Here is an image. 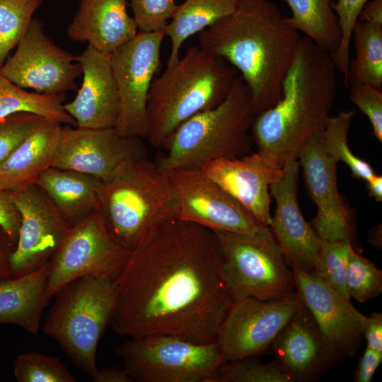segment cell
Instances as JSON below:
<instances>
[{
	"mask_svg": "<svg viewBox=\"0 0 382 382\" xmlns=\"http://www.w3.org/2000/svg\"><path fill=\"white\" fill-rule=\"evenodd\" d=\"M116 352L139 382H215L224 364L216 341L196 343L171 335L129 338Z\"/></svg>",
	"mask_w": 382,
	"mask_h": 382,
	"instance_id": "obj_9",
	"label": "cell"
},
{
	"mask_svg": "<svg viewBox=\"0 0 382 382\" xmlns=\"http://www.w3.org/2000/svg\"><path fill=\"white\" fill-rule=\"evenodd\" d=\"M254 117L250 92L238 74L221 103L195 115L174 131L156 163L166 171L196 169L218 158L249 154Z\"/></svg>",
	"mask_w": 382,
	"mask_h": 382,
	"instance_id": "obj_6",
	"label": "cell"
},
{
	"mask_svg": "<svg viewBox=\"0 0 382 382\" xmlns=\"http://www.w3.org/2000/svg\"><path fill=\"white\" fill-rule=\"evenodd\" d=\"M352 39L354 54L349 58L345 86L382 88V24L358 20L352 29Z\"/></svg>",
	"mask_w": 382,
	"mask_h": 382,
	"instance_id": "obj_29",
	"label": "cell"
},
{
	"mask_svg": "<svg viewBox=\"0 0 382 382\" xmlns=\"http://www.w3.org/2000/svg\"><path fill=\"white\" fill-rule=\"evenodd\" d=\"M8 192L21 216L10 256L11 277H18L48 262L70 226L37 185Z\"/></svg>",
	"mask_w": 382,
	"mask_h": 382,
	"instance_id": "obj_16",
	"label": "cell"
},
{
	"mask_svg": "<svg viewBox=\"0 0 382 382\" xmlns=\"http://www.w3.org/2000/svg\"><path fill=\"white\" fill-rule=\"evenodd\" d=\"M346 284L350 298L359 302L369 301L382 291V271L353 247L348 258Z\"/></svg>",
	"mask_w": 382,
	"mask_h": 382,
	"instance_id": "obj_35",
	"label": "cell"
},
{
	"mask_svg": "<svg viewBox=\"0 0 382 382\" xmlns=\"http://www.w3.org/2000/svg\"><path fill=\"white\" fill-rule=\"evenodd\" d=\"M141 138L119 134L114 127H62L51 167L84 173L106 182L133 162L146 158Z\"/></svg>",
	"mask_w": 382,
	"mask_h": 382,
	"instance_id": "obj_13",
	"label": "cell"
},
{
	"mask_svg": "<svg viewBox=\"0 0 382 382\" xmlns=\"http://www.w3.org/2000/svg\"><path fill=\"white\" fill-rule=\"evenodd\" d=\"M115 279L85 276L69 282L54 295L43 326V332L92 378L98 370V342L115 306Z\"/></svg>",
	"mask_w": 382,
	"mask_h": 382,
	"instance_id": "obj_7",
	"label": "cell"
},
{
	"mask_svg": "<svg viewBox=\"0 0 382 382\" xmlns=\"http://www.w3.org/2000/svg\"><path fill=\"white\" fill-rule=\"evenodd\" d=\"M350 100L369 119L376 139L382 141V88L364 84L349 87Z\"/></svg>",
	"mask_w": 382,
	"mask_h": 382,
	"instance_id": "obj_40",
	"label": "cell"
},
{
	"mask_svg": "<svg viewBox=\"0 0 382 382\" xmlns=\"http://www.w3.org/2000/svg\"><path fill=\"white\" fill-rule=\"evenodd\" d=\"M215 382H291L274 360L262 363L254 357L224 363Z\"/></svg>",
	"mask_w": 382,
	"mask_h": 382,
	"instance_id": "obj_36",
	"label": "cell"
},
{
	"mask_svg": "<svg viewBox=\"0 0 382 382\" xmlns=\"http://www.w3.org/2000/svg\"><path fill=\"white\" fill-rule=\"evenodd\" d=\"M299 303L295 298L234 301L216 338L224 363L255 357L271 347Z\"/></svg>",
	"mask_w": 382,
	"mask_h": 382,
	"instance_id": "obj_14",
	"label": "cell"
},
{
	"mask_svg": "<svg viewBox=\"0 0 382 382\" xmlns=\"http://www.w3.org/2000/svg\"><path fill=\"white\" fill-rule=\"evenodd\" d=\"M14 247L4 231H0V277H11L10 256Z\"/></svg>",
	"mask_w": 382,
	"mask_h": 382,
	"instance_id": "obj_45",
	"label": "cell"
},
{
	"mask_svg": "<svg viewBox=\"0 0 382 382\" xmlns=\"http://www.w3.org/2000/svg\"><path fill=\"white\" fill-rule=\"evenodd\" d=\"M61 123L44 118L0 163V189L20 190L36 184L41 174L51 167L57 149Z\"/></svg>",
	"mask_w": 382,
	"mask_h": 382,
	"instance_id": "obj_24",
	"label": "cell"
},
{
	"mask_svg": "<svg viewBox=\"0 0 382 382\" xmlns=\"http://www.w3.org/2000/svg\"><path fill=\"white\" fill-rule=\"evenodd\" d=\"M13 374L18 382H76L77 379L57 358L29 352L16 357Z\"/></svg>",
	"mask_w": 382,
	"mask_h": 382,
	"instance_id": "obj_34",
	"label": "cell"
},
{
	"mask_svg": "<svg viewBox=\"0 0 382 382\" xmlns=\"http://www.w3.org/2000/svg\"><path fill=\"white\" fill-rule=\"evenodd\" d=\"M363 335L366 338L367 346L376 351L382 352V314L379 312L372 313L367 317Z\"/></svg>",
	"mask_w": 382,
	"mask_h": 382,
	"instance_id": "obj_43",
	"label": "cell"
},
{
	"mask_svg": "<svg viewBox=\"0 0 382 382\" xmlns=\"http://www.w3.org/2000/svg\"><path fill=\"white\" fill-rule=\"evenodd\" d=\"M368 1L369 0H336L334 4L341 31V41L338 49L331 55L337 71L342 74L344 79L351 57L352 29L358 21L361 9Z\"/></svg>",
	"mask_w": 382,
	"mask_h": 382,
	"instance_id": "obj_37",
	"label": "cell"
},
{
	"mask_svg": "<svg viewBox=\"0 0 382 382\" xmlns=\"http://www.w3.org/2000/svg\"><path fill=\"white\" fill-rule=\"evenodd\" d=\"M137 29L134 18L127 12V0H80L67 34L71 40L87 42L109 55L132 40Z\"/></svg>",
	"mask_w": 382,
	"mask_h": 382,
	"instance_id": "obj_23",
	"label": "cell"
},
{
	"mask_svg": "<svg viewBox=\"0 0 382 382\" xmlns=\"http://www.w3.org/2000/svg\"><path fill=\"white\" fill-rule=\"evenodd\" d=\"M301 38L270 0H238L233 12L198 33L199 47L233 66L246 83L255 116L280 99Z\"/></svg>",
	"mask_w": 382,
	"mask_h": 382,
	"instance_id": "obj_2",
	"label": "cell"
},
{
	"mask_svg": "<svg viewBox=\"0 0 382 382\" xmlns=\"http://www.w3.org/2000/svg\"><path fill=\"white\" fill-rule=\"evenodd\" d=\"M16 46L0 69L1 76L40 93L62 94L77 89L75 82L82 69L76 57L56 45L39 19H32Z\"/></svg>",
	"mask_w": 382,
	"mask_h": 382,
	"instance_id": "obj_12",
	"label": "cell"
},
{
	"mask_svg": "<svg viewBox=\"0 0 382 382\" xmlns=\"http://www.w3.org/2000/svg\"><path fill=\"white\" fill-rule=\"evenodd\" d=\"M284 164L274 154L262 150L234 158H218L199 169L218 184L259 223L269 227L270 185L282 175Z\"/></svg>",
	"mask_w": 382,
	"mask_h": 382,
	"instance_id": "obj_17",
	"label": "cell"
},
{
	"mask_svg": "<svg viewBox=\"0 0 382 382\" xmlns=\"http://www.w3.org/2000/svg\"><path fill=\"white\" fill-rule=\"evenodd\" d=\"M139 31L154 33L164 30L178 4L175 0H130Z\"/></svg>",
	"mask_w": 382,
	"mask_h": 382,
	"instance_id": "obj_39",
	"label": "cell"
},
{
	"mask_svg": "<svg viewBox=\"0 0 382 382\" xmlns=\"http://www.w3.org/2000/svg\"><path fill=\"white\" fill-rule=\"evenodd\" d=\"M370 242L378 248H381V227H375L369 233Z\"/></svg>",
	"mask_w": 382,
	"mask_h": 382,
	"instance_id": "obj_48",
	"label": "cell"
},
{
	"mask_svg": "<svg viewBox=\"0 0 382 382\" xmlns=\"http://www.w3.org/2000/svg\"><path fill=\"white\" fill-rule=\"evenodd\" d=\"M42 3V0H0V69Z\"/></svg>",
	"mask_w": 382,
	"mask_h": 382,
	"instance_id": "obj_32",
	"label": "cell"
},
{
	"mask_svg": "<svg viewBox=\"0 0 382 382\" xmlns=\"http://www.w3.org/2000/svg\"><path fill=\"white\" fill-rule=\"evenodd\" d=\"M164 30L138 31L136 36L108 55L120 97V112L114 127L125 137L147 138V101L151 83L160 66Z\"/></svg>",
	"mask_w": 382,
	"mask_h": 382,
	"instance_id": "obj_11",
	"label": "cell"
},
{
	"mask_svg": "<svg viewBox=\"0 0 382 382\" xmlns=\"http://www.w3.org/2000/svg\"><path fill=\"white\" fill-rule=\"evenodd\" d=\"M238 0H185L167 23L164 33L171 43L167 67L180 59V50L190 37L209 28L234 11Z\"/></svg>",
	"mask_w": 382,
	"mask_h": 382,
	"instance_id": "obj_27",
	"label": "cell"
},
{
	"mask_svg": "<svg viewBox=\"0 0 382 382\" xmlns=\"http://www.w3.org/2000/svg\"><path fill=\"white\" fill-rule=\"evenodd\" d=\"M299 300L340 357H352L361 342L367 316L317 275L291 267Z\"/></svg>",
	"mask_w": 382,
	"mask_h": 382,
	"instance_id": "obj_20",
	"label": "cell"
},
{
	"mask_svg": "<svg viewBox=\"0 0 382 382\" xmlns=\"http://www.w3.org/2000/svg\"><path fill=\"white\" fill-rule=\"evenodd\" d=\"M44 117L19 112L0 118V163L31 134Z\"/></svg>",
	"mask_w": 382,
	"mask_h": 382,
	"instance_id": "obj_38",
	"label": "cell"
},
{
	"mask_svg": "<svg viewBox=\"0 0 382 382\" xmlns=\"http://www.w3.org/2000/svg\"><path fill=\"white\" fill-rule=\"evenodd\" d=\"M92 379L94 382H135L125 368L120 369L117 366L98 369Z\"/></svg>",
	"mask_w": 382,
	"mask_h": 382,
	"instance_id": "obj_44",
	"label": "cell"
},
{
	"mask_svg": "<svg viewBox=\"0 0 382 382\" xmlns=\"http://www.w3.org/2000/svg\"><path fill=\"white\" fill-rule=\"evenodd\" d=\"M130 253L113 238L99 212H93L70 227L50 259L48 297L82 277L116 279Z\"/></svg>",
	"mask_w": 382,
	"mask_h": 382,
	"instance_id": "obj_10",
	"label": "cell"
},
{
	"mask_svg": "<svg viewBox=\"0 0 382 382\" xmlns=\"http://www.w3.org/2000/svg\"><path fill=\"white\" fill-rule=\"evenodd\" d=\"M97 211L113 238L130 253L178 219L168 173L146 158L103 182Z\"/></svg>",
	"mask_w": 382,
	"mask_h": 382,
	"instance_id": "obj_5",
	"label": "cell"
},
{
	"mask_svg": "<svg viewBox=\"0 0 382 382\" xmlns=\"http://www.w3.org/2000/svg\"><path fill=\"white\" fill-rule=\"evenodd\" d=\"M50 261L18 277H0V324H11L37 335L47 296Z\"/></svg>",
	"mask_w": 382,
	"mask_h": 382,
	"instance_id": "obj_25",
	"label": "cell"
},
{
	"mask_svg": "<svg viewBox=\"0 0 382 382\" xmlns=\"http://www.w3.org/2000/svg\"><path fill=\"white\" fill-rule=\"evenodd\" d=\"M355 111L346 110L331 115L321 133L324 149L336 163H345L352 175L367 181L376 173L371 165L352 153L348 145V133Z\"/></svg>",
	"mask_w": 382,
	"mask_h": 382,
	"instance_id": "obj_31",
	"label": "cell"
},
{
	"mask_svg": "<svg viewBox=\"0 0 382 382\" xmlns=\"http://www.w3.org/2000/svg\"><path fill=\"white\" fill-rule=\"evenodd\" d=\"M270 348L275 361L291 382L317 379L340 357L300 300L296 311Z\"/></svg>",
	"mask_w": 382,
	"mask_h": 382,
	"instance_id": "obj_21",
	"label": "cell"
},
{
	"mask_svg": "<svg viewBox=\"0 0 382 382\" xmlns=\"http://www.w3.org/2000/svg\"><path fill=\"white\" fill-rule=\"evenodd\" d=\"M367 183V190L369 196L377 202L382 201V176L375 174Z\"/></svg>",
	"mask_w": 382,
	"mask_h": 382,
	"instance_id": "obj_47",
	"label": "cell"
},
{
	"mask_svg": "<svg viewBox=\"0 0 382 382\" xmlns=\"http://www.w3.org/2000/svg\"><path fill=\"white\" fill-rule=\"evenodd\" d=\"M214 232L221 250L224 277L234 301L297 296L293 272L269 227L257 233Z\"/></svg>",
	"mask_w": 382,
	"mask_h": 382,
	"instance_id": "obj_8",
	"label": "cell"
},
{
	"mask_svg": "<svg viewBox=\"0 0 382 382\" xmlns=\"http://www.w3.org/2000/svg\"><path fill=\"white\" fill-rule=\"evenodd\" d=\"M110 325L122 337L216 341L234 299L215 232L175 219L131 252L115 279Z\"/></svg>",
	"mask_w": 382,
	"mask_h": 382,
	"instance_id": "obj_1",
	"label": "cell"
},
{
	"mask_svg": "<svg viewBox=\"0 0 382 382\" xmlns=\"http://www.w3.org/2000/svg\"><path fill=\"white\" fill-rule=\"evenodd\" d=\"M353 247L347 241L321 238L316 268V275L347 299H351L347 289L346 275L348 258Z\"/></svg>",
	"mask_w": 382,
	"mask_h": 382,
	"instance_id": "obj_33",
	"label": "cell"
},
{
	"mask_svg": "<svg viewBox=\"0 0 382 382\" xmlns=\"http://www.w3.org/2000/svg\"><path fill=\"white\" fill-rule=\"evenodd\" d=\"M83 82L75 98L64 105L77 127H114L119 116L120 97L109 57L91 45L79 56Z\"/></svg>",
	"mask_w": 382,
	"mask_h": 382,
	"instance_id": "obj_22",
	"label": "cell"
},
{
	"mask_svg": "<svg viewBox=\"0 0 382 382\" xmlns=\"http://www.w3.org/2000/svg\"><path fill=\"white\" fill-rule=\"evenodd\" d=\"M103 181L91 175L50 167L37 185L71 227L98 209Z\"/></svg>",
	"mask_w": 382,
	"mask_h": 382,
	"instance_id": "obj_26",
	"label": "cell"
},
{
	"mask_svg": "<svg viewBox=\"0 0 382 382\" xmlns=\"http://www.w3.org/2000/svg\"><path fill=\"white\" fill-rule=\"evenodd\" d=\"M238 74L221 58L189 47L151 83L147 101L150 144L163 148L182 123L221 103Z\"/></svg>",
	"mask_w": 382,
	"mask_h": 382,
	"instance_id": "obj_4",
	"label": "cell"
},
{
	"mask_svg": "<svg viewBox=\"0 0 382 382\" xmlns=\"http://www.w3.org/2000/svg\"><path fill=\"white\" fill-rule=\"evenodd\" d=\"M337 72L331 54L303 36L280 99L253 119L251 134L257 150L274 154L283 164L297 159L304 144L323 132L332 115Z\"/></svg>",
	"mask_w": 382,
	"mask_h": 382,
	"instance_id": "obj_3",
	"label": "cell"
},
{
	"mask_svg": "<svg viewBox=\"0 0 382 382\" xmlns=\"http://www.w3.org/2000/svg\"><path fill=\"white\" fill-rule=\"evenodd\" d=\"M291 15L287 23L319 47L334 53L341 41V31L334 10L336 0H285Z\"/></svg>",
	"mask_w": 382,
	"mask_h": 382,
	"instance_id": "obj_28",
	"label": "cell"
},
{
	"mask_svg": "<svg viewBox=\"0 0 382 382\" xmlns=\"http://www.w3.org/2000/svg\"><path fill=\"white\" fill-rule=\"evenodd\" d=\"M178 200V219L213 231L257 233L268 227L199 168L167 171Z\"/></svg>",
	"mask_w": 382,
	"mask_h": 382,
	"instance_id": "obj_15",
	"label": "cell"
},
{
	"mask_svg": "<svg viewBox=\"0 0 382 382\" xmlns=\"http://www.w3.org/2000/svg\"><path fill=\"white\" fill-rule=\"evenodd\" d=\"M21 214L8 191L0 189V227L14 248L21 226Z\"/></svg>",
	"mask_w": 382,
	"mask_h": 382,
	"instance_id": "obj_41",
	"label": "cell"
},
{
	"mask_svg": "<svg viewBox=\"0 0 382 382\" xmlns=\"http://www.w3.org/2000/svg\"><path fill=\"white\" fill-rule=\"evenodd\" d=\"M382 361V352L366 347L354 373V381L370 382Z\"/></svg>",
	"mask_w": 382,
	"mask_h": 382,
	"instance_id": "obj_42",
	"label": "cell"
},
{
	"mask_svg": "<svg viewBox=\"0 0 382 382\" xmlns=\"http://www.w3.org/2000/svg\"><path fill=\"white\" fill-rule=\"evenodd\" d=\"M2 228L0 227V231L1 230Z\"/></svg>",
	"mask_w": 382,
	"mask_h": 382,
	"instance_id": "obj_49",
	"label": "cell"
},
{
	"mask_svg": "<svg viewBox=\"0 0 382 382\" xmlns=\"http://www.w3.org/2000/svg\"><path fill=\"white\" fill-rule=\"evenodd\" d=\"M65 98V93L28 92L0 74V118L29 112L77 127L76 121L64 108Z\"/></svg>",
	"mask_w": 382,
	"mask_h": 382,
	"instance_id": "obj_30",
	"label": "cell"
},
{
	"mask_svg": "<svg viewBox=\"0 0 382 382\" xmlns=\"http://www.w3.org/2000/svg\"><path fill=\"white\" fill-rule=\"evenodd\" d=\"M298 159L287 160L282 176L270 187L276 207L269 226L291 267L316 275L321 238L303 218L297 199Z\"/></svg>",
	"mask_w": 382,
	"mask_h": 382,
	"instance_id": "obj_19",
	"label": "cell"
},
{
	"mask_svg": "<svg viewBox=\"0 0 382 382\" xmlns=\"http://www.w3.org/2000/svg\"><path fill=\"white\" fill-rule=\"evenodd\" d=\"M358 20L382 24V0L368 1L361 9Z\"/></svg>",
	"mask_w": 382,
	"mask_h": 382,
	"instance_id": "obj_46",
	"label": "cell"
},
{
	"mask_svg": "<svg viewBox=\"0 0 382 382\" xmlns=\"http://www.w3.org/2000/svg\"><path fill=\"white\" fill-rule=\"evenodd\" d=\"M321 133L304 144L297 158L317 208L310 224L320 238L345 241L354 246L351 214L337 188V163L325 152Z\"/></svg>",
	"mask_w": 382,
	"mask_h": 382,
	"instance_id": "obj_18",
	"label": "cell"
}]
</instances>
